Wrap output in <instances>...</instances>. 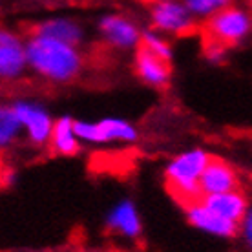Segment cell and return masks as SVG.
<instances>
[{
  "label": "cell",
  "instance_id": "1",
  "mask_svg": "<svg viewBox=\"0 0 252 252\" xmlns=\"http://www.w3.org/2000/svg\"><path fill=\"white\" fill-rule=\"evenodd\" d=\"M30 71L51 84H68L81 77L86 66L81 46L55 40L42 35L28 37Z\"/></svg>",
  "mask_w": 252,
  "mask_h": 252
},
{
  "label": "cell",
  "instance_id": "2",
  "mask_svg": "<svg viewBox=\"0 0 252 252\" xmlns=\"http://www.w3.org/2000/svg\"><path fill=\"white\" fill-rule=\"evenodd\" d=\"M212 156L205 148H190L177 154L164 164V183L181 207L201 199V177Z\"/></svg>",
  "mask_w": 252,
  "mask_h": 252
},
{
  "label": "cell",
  "instance_id": "3",
  "mask_svg": "<svg viewBox=\"0 0 252 252\" xmlns=\"http://www.w3.org/2000/svg\"><path fill=\"white\" fill-rule=\"evenodd\" d=\"M251 35L252 11L236 4L221 9L203 24V38L216 40L227 48L243 44Z\"/></svg>",
  "mask_w": 252,
  "mask_h": 252
},
{
  "label": "cell",
  "instance_id": "4",
  "mask_svg": "<svg viewBox=\"0 0 252 252\" xmlns=\"http://www.w3.org/2000/svg\"><path fill=\"white\" fill-rule=\"evenodd\" d=\"M77 135L88 145H108V143H135L139 137L137 128L121 117H104L101 121L75 119Z\"/></svg>",
  "mask_w": 252,
  "mask_h": 252
},
{
  "label": "cell",
  "instance_id": "5",
  "mask_svg": "<svg viewBox=\"0 0 252 252\" xmlns=\"http://www.w3.org/2000/svg\"><path fill=\"white\" fill-rule=\"evenodd\" d=\"M150 24L152 30L170 37H187L197 30V19L183 0H166L152 4Z\"/></svg>",
  "mask_w": 252,
  "mask_h": 252
},
{
  "label": "cell",
  "instance_id": "6",
  "mask_svg": "<svg viewBox=\"0 0 252 252\" xmlns=\"http://www.w3.org/2000/svg\"><path fill=\"white\" fill-rule=\"evenodd\" d=\"M11 104L19 115L20 123H22L26 139L38 148L50 145L55 119L51 117L48 108L37 101H30V99H19Z\"/></svg>",
  "mask_w": 252,
  "mask_h": 252
},
{
  "label": "cell",
  "instance_id": "7",
  "mask_svg": "<svg viewBox=\"0 0 252 252\" xmlns=\"http://www.w3.org/2000/svg\"><path fill=\"white\" fill-rule=\"evenodd\" d=\"M97 30L101 35L102 42L117 51L137 50L141 46L143 32L130 17L121 13H108L102 15L97 22Z\"/></svg>",
  "mask_w": 252,
  "mask_h": 252
},
{
  "label": "cell",
  "instance_id": "8",
  "mask_svg": "<svg viewBox=\"0 0 252 252\" xmlns=\"http://www.w3.org/2000/svg\"><path fill=\"white\" fill-rule=\"evenodd\" d=\"M30 69L28 38L13 30L0 32V77L2 81H17Z\"/></svg>",
  "mask_w": 252,
  "mask_h": 252
},
{
  "label": "cell",
  "instance_id": "9",
  "mask_svg": "<svg viewBox=\"0 0 252 252\" xmlns=\"http://www.w3.org/2000/svg\"><path fill=\"white\" fill-rule=\"evenodd\" d=\"M185 216L190 225L201 232L214 236V238H221V240H232L240 234V225L232 223V221L225 220L210 210V208L203 203V199L190 203L185 207Z\"/></svg>",
  "mask_w": 252,
  "mask_h": 252
},
{
  "label": "cell",
  "instance_id": "10",
  "mask_svg": "<svg viewBox=\"0 0 252 252\" xmlns=\"http://www.w3.org/2000/svg\"><path fill=\"white\" fill-rule=\"evenodd\" d=\"M133 69L141 82L150 88H164L172 79V63L139 46L133 55Z\"/></svg>",
  "mask_w": 252,
  "mask_h": 252
},
{
  "label": "cell",
  "instance_id": "11",
  "mask_svg": "<svg viewBox=\"0 0 252 252\" xmlns=\"http://www.w3.org/2000/svg\"><path fill=\"white\" fill-rule=\"evenodd\" d=\"M106 227L110 232L126 240H137L143 232V220L132 199H121L110 208L106 216Z\"/></svg>",
  "mask_w": 252,
  "mask_h": 252
},
{
  "label": "cell",
  "instance_id": "12",
  "mask_svg": "<svg viewBox=\"0 0 252 252\" xmlns=\"http://www.w3.org/2000/svg\"><path fill=\"white\" fill-rule=\"evenodd\" d=\"M236 189H240L238 172L234 170V166L228 161L212 156V159L208 161L207 168L203 172L201 194H223V192H230Z\"/></svg>",
  "mask_w": 252,
  "mask_h": 252
},
{
  "label": "cell",
  "instance_id": "13",
  "mask_svg": "<svg viewBox=\"0 0 252 252\" xmlns=\"http://www.w3.org/2000/svg\"><path fill=\"white\" fill-rule=\"evenodd\" d=\"M32 33L63 40L73 46H81L86 37L82 24L71 17H50V19L40 20L32 28Z\"/></svg>",
  "mask_w": 252,
  "mask_h": 252
},
{
  "label": "cell",
  "instance_id": "14",
  "mask_svg": "<svg viewBox=\"0 0 252 252\" xmlns=\"http://www.w3.org/2000/svg\"><path fill=\"white\" fill-rule=\"evenodd\" d=\"M203 203L207 205L210 210H214L216 214L225 218V220L238 223L241 227V221L245 218L247 210L251 207V203L247 199V195L240 189L230 190V192H223V194H210L203 195Z\"/></svg>",
  "mask_w": 252,
  "mask_h": 252
},
{
  "label": "cell",
  "instance_id": "15",
  "mask_svg": "<svg viewBox=\"0 0 252 252\" xmlns=\"http://www.w3.org/2000/svg\"><path fill=\"white\" fill-rule=\"evenodd\" d=\"M81 139L77 135L75 130V119L69 117V115H61L55 119V126H53V132H51L50 139V150L55 156L61 158H71L77 156L81 150Z\"/></svg>",
  "mask_w": 252,
  "mask_h": 252
},
{
  "label": "cell",
  "instance_id": "16",
  "mask_svg": "<svg viewBox=\"0 0 252 252\" xmlns=\"http://www.w3.org/2000/svg\"><path fill=\"white\" fill-rule=\"evenodd\" d=\"M22 132H24V128H22V123H20L13 104L11 102L4 104L0 108V146L9 148L11 145H15Z\"/></svg>",
  "mask_w": 252,
  "mask_h": 252
},
{
  "label": "cell",
  "instance_id": "17",
  "mask_svg": "<svg viewBox=\"0 0 252 252\" xmlns=\"http://www.w3.org/2000/svg\"><path fill=\"white\" fill-rule=\"evenodd\" d=\"M197 20H208L221 9L232 6L234 0H183Z\"/></svg>",
  "mask_w": 252,
  "mask_h": 252
},
{
  "label": "cell",
  "instance_id": "18",
  "mask_svg": "<svg viewBox=\"0 0 252 252\" xmlns=\"http://www.w3.org/2000/svg\"><path fill=\"white\" fill-rule=\"evenodd\" d=\"M141 46H145L146 50H150L152 53H156L158 57L164 59V61H168V63H172V59H174V50H172L170 42L164 38L163 33L156 32V30L143 32Z\"/></svg>",
  "mask_w": 252,
  "mask_h": 252
},
{
  "label": "cell",
  "instance_id": "19",
  "mask_svg": "<svg viewBox=\"0 0 252 252\" xmlns=\"http://www.w3.org/2000/svg\"><path fill=\"white\" fill-rule=\"evenodd\" d=\"M203 53H205V59L210 64H223L227 61L228 48L220 44V42H216V40L203 38Z\"/></svg>",
  "mask_w": 252,
  "mask_h": 252
},
{
  "label": "cell",
  "instance_id": "20",
  "mask_svg": "<svg viewBox=\"0 0 252 252\" xmlns=\"http://www.w3.org/2000/svg\"><path fill=\"white\" fill-rule=\"evenodd\" d=\"M240 232H241V236H243V241H245L247 249L252 252V205L249 207L245 218L241 221Z\"/></svg>",
  "mask_w": 252,
  "mask_h": 252
},
{
  "label": "cell",
  "instance_id": "21",
  "mask_svg": "<svg viewBox=\"0 0 252 252\" xmlns=\"http://www.w3.org/2000/svg\"><path fill=\"white\" fill-rule=\"evenodd\" d=\"M152 4H158V2H166V0H150Z\"/></svg>",
  "mask_w": 252,
  "mask_h": 252
}]
</instances>
